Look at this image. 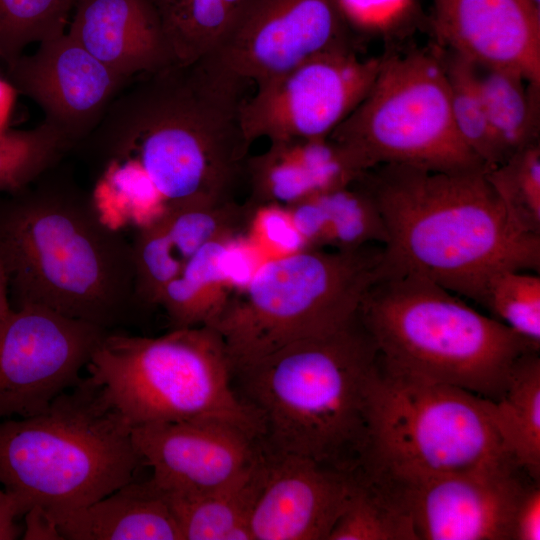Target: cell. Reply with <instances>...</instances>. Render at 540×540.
Segmentation results:
<instances>
[{"mask_svg":"<svg viewBox=\"0 0 540 540\" xmlns=\"http://www.w3.org/2000/svg\"><path fill=\"white\" fill-rule=\"evenodd\" d=\"M143 76L82 141L96 164L148 184L167 207L236 200L250 156L241 124L249 83L208 56Z\"/></svg>","mask_w":540,"mask_h":540,"instance_id":"1","label":"cell"},{"mask_svg":"<svg viewBox=\"0 0 540 540\" xmlns=\"http://www.w3.org/2000/svg\"><path fill=\"white\" fill-rule=\"evenodd\" d=\"M53 169L0 195V264L11 307L37 305L115 331L144 310L131 241L102 220L90 191Z\"/></svg>","mask_w":540,"mask_h":540,"instance_id":"2","label":"cell"},{"mask_svg":"<svg viewBox=\"0 0 540 540\" xmlns=\"http://www.w3.org/2000/svg\"><path fill=\"white\" fill-rule=\"evenodd\" d=\"M354 182L382 216L388 269L422 275L477 303L495 273L540 270V236L511 221L486 169L382 164Z\"/></svg>","mask_w":540,"mask_h":540,"instance_id":"3","label":"cell"},{"mask_svg":"<svg viewBox=\"0 0 540 540\" xmlns=\"http://www.w3.org/2000/svg\"><path fill=\"white\" fill-rule=\"evenodd\" d=\"M376 346L357 318L296 341L233 372L259 415L263 449L354 472L368 458Z\"/></svg>","mask_w":540,"mask_h":540,"instance_id":"4","label":"cell"},{"mask_svg":"<svg viewBox=\"0 0 540 540\" xmlns=\"http://www.w3.org/2000/svg\"><path fill=\"white\" fill-rule=\"evenodd\" d=\"M359 318L385 369L491 401L503 394L517 361L540 349L428 278L386 267Z\"/></svg>","mask_w":540,"mask_h":540,"instance_id":"5","label":"cell"},{"mask_svg":"<svg viewBox=\"0 0 540 540\" xmlns=\"http://www.w3.org/2000/svg\"><path fill=\"white\" fill-rule=\"evenodd\" d=\"M132 426L89 376L41 413L0 420V485L21 517L89 505L135 480Z\"/></svg>","mask_w":540,"mask_h":540,"instance_id":"6","label":"cell"},{"mask_svg":"<svg viewBox=\"0 0 540 540\" xmlns=\"http://www.w3.org/2000/svg\"><path fill=\"white\" fill-rule=\"evenodd\" d=\"M384 245L307 248L265 260L209 327L221 336L233 372L299 340L354 321L384 273Z\"/></svg>","mask_w":540,"mask_h":540,"instance_id":"7","label":"cell"},{"mask_svg":"<svg viewBox=\"0 0 540 540\" xmlns=\"http://www.w3.org/2000/svg\"><path fill=\"white\" fill-rule=\"evenodd\" d=\"M86 370L131 426L216 420L260 440L257 412L233 388V369L209 326L171 329L159 337L110 331Z\"/></svg>","mask_w":540,"mask_h":540,"instance_id":"8","label":"cell"},{"mask_svg":"<svg viewBox=\"0 0 540 540\" xmlns=\"http://www.w3.org/2000/svg\"><path fill=\"white\" fill-rule=\"evenodd\" d=\"M369 405L371 443L362 468L415 481L515 462L489 400L464 389L389 371L378 357Z\"/></svg>","mask_w":540,"mask_h":540,"instance_id":"9","label":"cell"},{"mask_svg":"<svg viewBox=\"0 0 540 540\" xmlns=\"http://www.w3.org/2000/svg\"><path fill=\"white\" fill-rule=\"evenodd\" d=\"M328 138L360 171L382 164L442 172L486 169L454 124L437 46L385 53L365 98Z\"/></svg>","mask_w":540,"mask_h":540,"instance_id":"10","label":"cell"},{"mask_svg":"<svg viewBox=\"0 0 540 540\" xmlns=\"http://www.w3.org/2000/svg\"><path fill=\"white\" fill-rule=\"evenodd\" d=\"M384 59L362 58L354 46L335 48L258 84L241 107L246 138L252 144L329 137L365 98Z\"/></svg>","mask_w":540,"mask_h":540,"instance_id":"11","label":"cell"},{"mask_svg":"<svg viewBox=\"0 0 540 540\" xmlns=\"http://www.w3.org/2000/svg\"><path fill=\"white\" fill-rule=\"evenodd\" d=\"M37 305L0 319V420L44 411L81 379L109 333Z\"/></svg>","mask_w":540,"mask_h":540,"instance_id":"12","label":"cell"},{"mask_svg":"<svg viewBox=\"0 0 540 540\" xmlns=\"http://www.w3.org/2000/svg\"><path fill=\"white\" fill-rule=\"evenodd\" d=\"M336 0H249L208 57L249 84L319 53L353 46Z\"/></svg>","mask_w":540,"mask_h":540,"instance_id":"13","label":"cell"},{"mask_svg":"<svg viewBox=\"0 0 540 540\" xmlns=\"http://www.w3.org/2000/svg\"><path fill=\"white\" fill-rule=\"evenodd\" d=\"M402 480L417 540H512L518 503L538 481L515 462Z\"/></svg>","mask_w":540,"mask_h":540,"instance_id":"14","label":"cell"},{"mask_svg":"<svg viewBox=\"0 0 540 540\" xmlns=\"http://www.w3.org/2000/svg\"><path fill=\"white\" fill-rule=\"evenodd\" d=\"M17 92L34 100L45 122L74 148L100 123L127 79L116 74L67 32L39 43L31 55L7 64Z\"/></svg>","mask_w":540,"mask_h":540,"instance_id":"15","label":"cell"},{"mask_svg":"<svg viewBox=\"0 0 540 540\" xmlns=\"http://www.w3.org/2000/svg\"><path fill=\"white\" fill-rule=\"evenodd\" d=\"M132 439L163 491L201 493L247 471L262 455L258 438L216 420L159 422L132 427Z\"/></svg>","mask_w":540,"mask_h":540,"instance_id":"16","label":"cell"},{"mask_svg":"<svg viewBox=\"0 0 540 540\" xmlns=\"http://www.w3.org/2000/svg\"><path fill=\"white\" fill-rule=\"evenodd\" d=\"M441 47L540 86L539 0H432Z\"/></svg>","mask_w":540,"mask_h":540,"instance_id":"17","label":"cell"},{"mask_svg":"<svg viewBox=\"0 0 540 540\" xmlns=\"http://www.w3.org/2000/svg\"><path fill=\"white\" fill-rule=\"evenodd\" d=\"M264 452V480L250 518L252 540H328L355 471Z\"/></svg>","mask_w":540,"mask_h":540,"instance_id":"18","label":"cell"},{"mask_svg":"<svg viewBox=\"0 0 540 540\" xmlns=\"http://www.w3.org/2000/svg\"><path fill=\"white\" fill-rule=\"evenodd\" d=\"M67 33L125 79L173 63L149 0H77Z\"/></svg>","mask_w":540,"mask_h":540,"instance_id":"19","label":"cell"},{"mask_svg":"<svg viewBox=\"0 0 540 540\" xmlns=\"http://www.w3.org/2000/svg\"><path fill=\"white\" fill-rule=\"evenodd\" d=\"M350 169L328 138L270 141L262 153L249 156L245 181L252 207L291 206L315 194L345 186Z\"/></svg>","mask_w":540,"mask_h":540,"instance_id":"20","label":"cell"},{"mask_svg":"<svg viewBox=\"0 0 540 540\" xmlns=\"http://www.w3.org/2000/svg\"><path fill=\"white\" fill-rule=\"evenodd\" d=\"M49 517L64 540H182L173 512L150 478Z\"/></svg>","mask_w":540,"mask_h":540,"instance_id":"21","label":"cell"},{"mask_svg":"<svg viewBox=\"0 0 540 540\" xmlns=\"http://www.w3.org/2000/svg\"><path fill=\"white\" fill-rule=\"evenodd\" d=\"M236 236L203 245L165 286L158 306L165 311L171 329L211 326L224 310L232 291L244 287L247 264Z\"/></svg>","mask_w":540,"mask_h":540,"instance_id":"22","label":"cell"},{"mask_svg":"<svg viewBox=\"0 0 540 540\" xmlns=\"http://www.w3.org/2000/svg\"><path fill=\"white\" fill-rule=\"evenodd\" d=\"M287 208L307 248L346 251L387 242L377 206L355 182Z\"/></svg>","mask_w":540,"mask_h":540,"instance_id":"23","label":"cell"},{"mask_svg":"<svg viewBox=\"0 0 540 540\" xmlns=\"http://www.w3.org/2000/svg\"><path fill=\"white\" fill-rule=\"evenodd\" d=\"M265 474V452L243 474L211 491L160 490L182 540H252L250 518Z\"/></svg>","mask_w":540,"mask_h":540,"instance_id":"24","label":"cell"},{"mask_svg":"<svg viewBox=\"0 0 540 540\" xmlns=\"http://www.w3.org/2000/svg\"><path fill=\"white\" fill-rule=\"evenodd\" d=\"M328 540H417L402 479L359 468Z\"/></svg>","mask_w":540,"mask_h":540,"instance_id":"25","label":"cell"},{"mask_svg":"<svg viewBox=\"0 0 540 540\" xmlns=\"http://www.w3.org/2000/svg\"><path fill=\"white\" fill-rule=\"evenodd\" d=\"M489 411L503 444L517 465L540 480V357L524 354L515 364L507 387Z\"/></svg>","mask_w":540,"mask_h":540,"instance_id":"26","label":"cell"},{"mask_svg":"<svg viewBox=\"0 0 540 540\" xmlns=\"http://www.w3.org/2000/svg\"><path fill=\"white\" fill-rule=\"evenodd\" d=\"M473 65L488 120L506 161L539 142L540 86L510 70Z\"/></svg>","mask_w":540,"mask_h":540,"instance_id":"27","label":"cell"},{"mask_svg":"<svg viewBox=\"0 0 540 540\" xmlns=\"http://www.w3.org/2000/svg\"><path fill=\"white\" fill-rule=\"evenodd\" d=\"M160 20L173 63L209 55L232 28L249 0H149Z\"/></svg>","mask_w":540,"mask_h":540,"instance_id":"28","label":"cell"},{"mask_svg":"<svg viewBox=\"0 0 540 540\" xmlns=\"http://www.w3.org/2000/svg\"><path fill=\"white\" fill-rule=\"evenodd\" d=\"M449 85L456 129L470 151L487 170L505 161L481 99L471 61L437 46Z\"/></svg>","mask_w":540,"mask_h":540,"instance_id":"29","label":"cell"},{"mask_svg":"<svg viewBox=\"0 0 540 540\" xmlns=\"http://www.w3.org/2000/svg\"><path fill=\"white\" fill-rule=\"evenodd\" d=\"M72 148L73 144L45 121L29 130H7L0 136V194L28 187Z\"/></svg>","mask_w":540,"mask_h":540,"instance_id":"30","label":"cell"},{"mask_svg":"<svg viewBox=\"0 0 540 540\" xmlns=\"http://www.w3.org/2000/svg\"><path fill=\"white\" fill-rule=\"evenodd\" d=\"M77 0H0V57L6 64L33 42L65 33Z\"/></svg>","mask_w":540,"mask_h":540,"instance_id":"31","label":"cell"},{"mask_svg":"<svg viewBox=\"0 0 540 540\" xmlns=\"http://www.w3.org/2000/svg\"><path fill=\"white\" fill-rule=\"evenodd\" d=\"M486 177L511 221L520 230L540 236V143L486 170Z\"/></svg>","mask_w":540,"mask_h":540,"instance_id":"32","label":"cell"},{"mask_svg":"<svg viewBox=\"0 0 540 540\" xmlns=\"http://www.w3.org/2000/svg\"><path fill=\"white\" fill-rule=\"evenodd\" d=\"M479 304L519 335L540 345V276L506 269L492 275Z\"/></svg>","mask_w":540,"mask_h":540,"instance_id":"33","label":"cell"},{"mask_svg":"<svg viewBox=\"0 0 540 540\" xmlns=\"http://www.w3.org/2000/svg\"><path fill=\"white\" fill-rule=\"evenodd\" d=\"M353 33L392 36L418 18L417 0H336Z\"/></svg>","mask_w":540,"mask_h":540,"instance_id":"34","label":"cell"},{"mask_svg":"<svg viewBox=\"0 0 540 540\" xmlns=\"http://www.w3.org/2000/svg\"><path fill=\"white\" fill-rule=\"evenodd\" d=\"M245 235L272 258L282 257L307 249L287 207L265 204L254 207Z\"/></svg>","mask_w":540,"mask_h":540,"instance_id":"35","label":"cell"},{"mask_svg":"<svg viewBox=\"0 0 540 540\" xmlns=\"http://www.w3.org/2000/svg\"><path fill=\"white\" fill-rule=\"evenodd\" d=\"M540 539V485L532 481L524 491L513 522L512 540Z\"/></svg>","mask_w":540,"mask_h":540,"instance_id":"36","label":"cell"},{"mask_svg":"<svg viewBox=\"0 0 540 540\" xmlns=\"http://www.w3.org/2000/svg\"><path fill=\"white\" fill-rule=\"evenodd\" d=\"M23 540H64L56 524L46 511L38 506L31 507L23 515Z\"/></svg>","mask_w":540,"mask_h":540,"instance_id":"37","label":"cell"},{"mask_svg":"<svg viewBox=\"0 0 540 540\" xmlns=\"http://www.w3.org/2000/svg\"><path fill=\"white\" fill-rule=\"evenodd\" d=\"M20 517L14 500L4 489H0V540L21 538L23 526L17 522Z\"/></svg>","mask_w":540,"mask_h":540,"instance_id":"38","label":"cell"},{"mask_svg":"<svg viewBox=\"0 0 540 540\" xmlns=\"http://www.w3.org/2000/svg\"><path fill=\"white\" fill-rule=\"evenodd\" d=\"M16 93L17 90L14 85L0 77V136L8 130Z\"/></svg>","mask_w":540,"mask_h":540,"instance_id":"39","label":"cell"},{"mask_svg":"<svg viewBox=\"0 0 540 540\" xmlns=\"http://www.w3.org/2000/svg\"><path fill=\"white\" fill-rule=\"evenodd\" d=\"M12 309L9 290L8 279L3 267L0 264V319H2Z\"/></svg>","mask_w":540,"mask_h":540,"instance_id":"40","label":"cell"}]
</instances>
